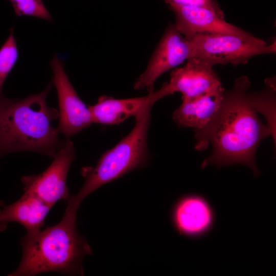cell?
<instances>
[{
	"label": "cell",
	"mask_w": 276,
	"mask_h": 276,
	"mask_svg": "<svg viewBox=\"0 0 276 276\" xmlns=\"http://www.w3.org/2000/svg\"><path fill=\"white\" fill-rule=\"evenodd\" d=\"M251 83L246 76L234 82L224 90L220 107L213 120L204 128L195 131L196 148L205 150L211 144L213 151L201 165L217 168L242 164L250 168L255 176L260 171L256 164V152L262 141L273 132L263 123L251 93Z\"/></svg>",
	"instance_id": "1"
},
{
	"label": "cell",
	"mask_w": 276,
	"mask_h": 276,
	"mask_svg": "<svg viewBox=\"0 0 276 276\" xmlns=\"http://www.w3.org/2000/svg\"><path fill=\"white\" fill-rule=\"evenodd\" d=\"M52 79L37 94L19 99L0 97V158L8 153L31 151L53 158L65 141H60L57 109L50 107L47 97Z\"/></svg>",
	"instance_id": "2"
},
{
	"label": "cell",
	"mask_w": 276,
	"mask_h": 276,
	"mask_svg": "<svg viewBox=\"0 0 276 276\" xmlns=\"http://www.w3.org/2000/svg\"><path fill=\"white\" fill-rule=\"evenodd\" d=\"M76 214L64 213L58 223L24 236L20 262L8 275L32 276L48 272L83 275V258L92 250L77 231Z\"/></svg>",
	"instance_id": "3"
},
{
	"label": "cell",
	"mask_w": 276,
	"mask_h": 276,
	"mask_svg": "<svg viewBox=\"0 0 276 276\" xmlns=\"http://www.w3.org/2000/svg\"><path fill=\"white\" fill-rule=\"evenodd\" d=\"M153 106L145 107L134 116L135 123L131 131L104 152L95 167L82 169L84 183L79 192L71 195L67 200L64 213L77 214L82 202L95 190L147 165L149 160L147 136Z\"/></svg>",
	"instance_id": "4"
},
{
	"label": "cell",
	"mask_w": 276,
	"mask_h": 276,
	"mask_svg": "<svg viewBox=\"0 0 276 276\" xmlns=\"http://www.w3.org/2000/svg\"><path fill=\"white\" fill-rule=\"evenodd\" d=\"M189 40L192 49L191 58L200 59L213 66L245 64L254 56L276 52L275 39L268 44L251 34H199Z\"/></svg>",
	"instance_id": "5"
},
{
	"label": "cell",
	"mask_w": 276,
	"mask_h": 276,
	"mask_svg": "<svg viewBox=\"0 0 276 276\" xmlns=\"http://www.w3.org/2000/svg\"><path fill=\"white\" fill-rule=\"evenodd\" d=\"M75 158L74 144L66 140L53 157L51 164L44 171L21 178L24 192L37 196L52 206L61 200L66 202L71 196L67 177Z\"/></svg>",
	"instance_id": "6"
},
{
	"label": "cell",
	"mask_w": 276,
	"mask_h": 276,
	"mask_svg": "<svg viewBox=\"0 0 276 276\" xmlns=\"http://www.w3.org/2000/svg\"><path fill=\"white\" fill-rule=\"evenodd\" d=\"M52 81L58 96L59 133L66 138L89 127L93 122L90 111L71 83L62 60L55 55L50 62Z\"/></svg>",
	"instance_id": "7"
},
{
	"label": "cell",
	"mask_w": 276,
	"mask_h": 276,
	"mask_svg": "<svg viewBox=\"0 0 276 276\" xmlns=\"http://www.w3.org/2000/svg\"><path fill=\"white\" fill-rule=\"evenodd\" d=\"M189 40L178 31L174 24H169L152 54L146 70L134 83L135 90L153 92L156 80L163 74L191 58Z\"/></svg>",
	"instance_id": "8"
},
{
	"label": "cell",
	"mask_w": 276,
	"mask_h": 276,
	"mask_svg": "<svg viewBox=\"0 0 276 276\" xmlns=\"http://www.w3.org/2000/svg\"><path fill=\"white\" fill-rule=\"evenodd\" d=\"M213 67L200 59L190 58L184 66L174 68L170 81L162 86L168 96L179 92L185 99L222 93L225 89Z\"/></svg>",
	"instance_id": "9"
},
{
	"label": "cell",
	"mask_w": 276,
	"mask_h": 276,
	"mask_svg": "<svg viewBox=\"0 0 276 276\" xmlns=\"http://www.w3.org/2000/svg\"><path fill=\"white\" fill-rule=\"evenodd\" d=\"M173 225L180 235L191 238L204 236L212 229L215 214L209 202L196 194L178 199L171 211Z\"/></svg>",
	"instance_id": "10"
},
{
	"label": "cell",
	"mask_w": 276,
	"mask_h": 276,
	"mask_svg": "<svg viewBox=\"0 0 276 276\" xmlns=\"http://www.w3.org/2000/svg\"><path fill=\"white\" fill-rule=\"evenodd\" d=\"M169 8L174 13L175 27L188 40L199 34H251L226 21L209 9L175 5H169Z\"/></svg>",
	"instance_id": "11"
},
{
	"label": "cell",
	"mask_w": 276,
	"mask_h": 276,
	"mask_svg": "<svg viewBox=\"0 0 276 276\" xmlns=\"http://www.w3.org/2000/svg\"><path fill=\"white\" fill-rule=\"evenodd\" d=\"M166 95L161 87L145 96L127 99H115L107 96H100L97 102L89 105L93 123L102 125L119 124L128 118L135 116L145 107L152 105Z\"/></svg>",
	"instance_id": "12"
},
{
	"label": "cell",
	"mask_w": 276,
	"mask_h": 276,
	"mask_svg": "<svg viewBox=\"0 0 276 276\" xmlns=\"http://www.w3.org/2000/svg\"><path fill=\"white\" fill-rule=\"evenodd\" d=\"M53 206L31 194L24 192L20 198L0 209V232L5 231L9 223L17 222L27 231L26 234L39 231Z\"/></svg>",
	"instance_id": "13"
},
{
	"label": "cell",
	"mask_w": 276,
	"mask_h": 276,
	"mask_svg": "<svg viewBox=\"0 0 276 276\" xmlns=\"http://www.w3.org/2000/svg\"><path fill=\"white\" fill-rule=\"evenodd\" d=\"M224 91L207 93L192 99L182 98L181 104L173 112V120L179 127H193L195 130L204 128L216 115Z\"/></svg>",
	"instance_id": "14"
},
{
	"label": "cell",
	"mask_w": 276,
	"mask_h": 276,
	"mask_svg": "<svg viewBox=\"0 0 276 276\" xmlns=\"http://www.w3.org/2000/svg\"><path fill=\"white\" fill-rule=\"evenodd\" d=\"M14 32L13 28L10 30L8 37L0 48V97L4 96L3 93L4 82L18 58V50Z\"/></svg>",
	"instance_id": "15"
},
{
	"label": "cell",
	"mask_w": 276,
	"mask_h": 276,
	"mask_svg": "<svg viewBox=\"0 0 276 276\" xmlns=\"http://www.w3.org/2000/svg\"><path fill=\"white\" fill-rule=\"evenodd\" d=\"M16 17L32 16L51 21L52 17L42 0H9Z\"/></svg>",
	"instance_id": "16"
},
{
	"label": "cell",
	"mask_w": 276,
	"mask_h": 276,
	"mask_svg": "<svg viewBox=\"0 0 276 276\" xmlns=\"http://www.w3.org/2000/svg\"><path fill=\"white\" fill-rule=\"evenodd\" d=\"M168 5L180 6L202 7L211 10L220 18L224 19V13L216 0H164Z\"/></svg>",
	"instance_id": "17"
}]
</instances>
